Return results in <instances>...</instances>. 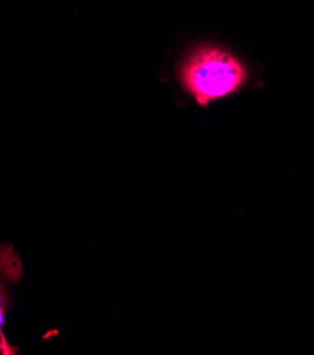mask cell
Instances as JSON below:
<instances>
[{"label": "cell", "instance_id": "1", "mask_svg": "<svg viewBox=\"0 0 314 355\" xmlns=\"http://www.w3.org/2000/svg\"><path fill=\"white\" fill-rule=\"evenodd\" d=\"M179 78L200 106L227 96L247 83V69L228 51L201 46L182 64Z\"/></svg>", "mask_w": 314, "mask_h": 355}, {"label": "cell", "instance_id": "3", "mask_svg": "<svg viewBox=\"0 0 314 355\" xmlns=\"http://www.w3.org/2000/svg\"><path fill=\"white\" fill-rule=\"evenodd\" d=\"M16 348H13V347H10L9 344H8V341H6V338H5V336H3V333H0V354H3V355H10V354H16Z\"/></svg>", "mask_w": 314, "mask_h": 355}, {"label": "cell", "instance_id": "2", "mask_svg": "<svg viewBox=\"0 0 314 355\" xmlns=\"http://www.w3.org/2000/svg\"><path fill=\"white\" fill-rule=\"evenodd\" d=\"M3 262H5V259L0 258V333H2V329L5 324V317L9 310V295L5 288L3 276H6L8 279H12V273H13L8 268L6 269L3 268Z\"/></svg>", "mask_w": 314, "mask_h": 355}]
</instances>
